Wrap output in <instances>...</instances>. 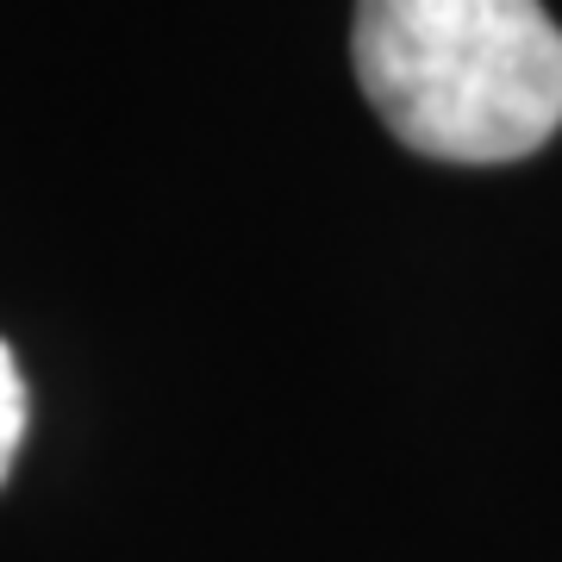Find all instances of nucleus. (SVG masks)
<instances>
[{"mask_svg":"<svg viewBox=\"0 0 562 562\" xmlns=\"http://www.w3.org/2000/svg\"><path fill=\"white\" fill-rule=\"evenodd\" d=\"M350 63L419 157L519 162L562 125V32L543 0H357Z\"/></svg>","mask_w":562,"mask_h":562,"instance_id":"obj_1","label":"nucleus"},{"mask_svg":"<svg viewBox=\"0 0 562 562\" xmlns=\"http://www.w3.org/2000/svg\"><path fill=\"white\" fill-rule=\"evenodd\" d=\"M25 419H32V394H25V375L13 362V350L0 344V482L13 475V457L25 443Z\"/></svg>","mask_w":562,"mask_h":562,"instance_id":"obj_2","label":"nucleus"}]
</instances>
